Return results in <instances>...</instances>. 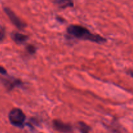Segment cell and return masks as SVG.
Returning <instances> with one entry per match:
<instances>
[{
	"label": "cell",
	"instance_id": "8fae6325",
	"mask_svg": "<svg viewBox=\"0 0 133 133\" xmlns=\"http://www.w3.org/2000/svg\"><path fill=\"white\" fill-rule=\"evenodd\" d=\"M0 74H2V75H5L6 74V70L1 66H0Z\"/></svg>",
	"mask_w": 133,
	"mask_h": 133
},
{
	"label": "cell",
	"instance_id": "30bf717a",
	"mask_svg": "<svg viewBox=\"0 0 133 133\" xmlns=\"http://www.w3.org/2000/svg\"><path fill=\"white\" fill-rule=\"evenodd\" d=\"M5 36V31L3 29L0 28V42L2 41Z\"/></svg>",
	"mask_w": 133,
	"mask_h": 133
},
{
	"label": "cell",
	"instance_id": "5b68a950",
	"mask_svg": "<svg viewBox=\"0 0 133 133\" xmlns=\"http://www.w3.org/2000/svg\"><path fill=\"white\" fill-rule=\"evenodd\" d=\"M2 81L9 90H12L16 87L20 86L22 84L19 79H2Z\"/></svg>",
	"mask_w": 133,
	"mask_h": 133
},
{
	"label": "cell",
	"instance_id": "8992f818",
	"mask_svg": "<svg viewBox=\"0 0 133 133\" xmlns=\"http://www.w3.org/2000/svg\"><path fill=\"white\" fill-rule=\"evenodd\" d=\"M12 38L13 40L16 44H22L23 43H25L29 39V36L27 35L19 33V32H14V33H12Z\"/></svg>",
	"mask_w": 133,
	"mask_h": 133
},
{
	"label": "cell",
	"instance_id": "7c38bea8",
	"mask_svg": "<svg viewBox=\"0 0 133 133\" xmlns=\"http://www.w3.org/2000/svg\"><path fill=\"white\" fill-rule=\"evenodd\" d=\"M55 1H56V0H55Z\"/></svg>",
	"mask_w": 133,
	"mask_h": 133
},
{
	"label": "cell",
	"instance_id": "ba28073f",
	"mask_svg": "<svg viewBox=\"0 0 133 133\" xmlns=\"http://www.w3.org/2000/svg\"><path fill=\"white\" fill-rule=\"evenodd\" d=\"M79 129L81 133H89L90 130V127L87 125L86 123H83V122H79Z\"/></svg>",
	"mask_w": 133,
	"mask_h": 133
},
{
	"label": "cell",
	"instance_id": "6da1fadb",
	"mask_svg": "<svg viewBox=\"0 0 133 133\" xmlns=\"http://www.w3.org/2000/svg\"><path fill=\"white\" fill-rule=\"evenodd\" d=\"M67 32L69 35L77 39L89 40L97 44H103L107 42L105 38L99 35L92 33L88 29L78 25H71L67 28Z\"/></svg>",
	"mask_w": 133,
	"mask_h": 133
},
{
	"label": "cell",
	"instance_id": "52a82bcc",
	"mask_svg": "<svg viewBox=\"0 0 133 133\" xmlns=\"http://www.w3.org/2000/svg\"><path fill=\"white\" fill-rule=\"evenodd\" d=\"M55 1L56 4L62 9H66L74 6V2L72 0H56Z\"/></svg>",
	"mask_w": 133,
	"mask_h": 133
},
{
	"label": "cell",
	"instance_id": "7a4b0ae2",
	"mask_svg": "<svg viewBox=\"0 0 133 133\" xmlns=\"http://www.w3.org/2000/svg\"><path fill=\"white\" fill-rule=\"evenodd\" d=\"M9 119L12 125L17 127H23L25 120V115L20 109L15 108L9 112Z\"/></svg>",
	"mask_w": 133,
	"mask_h": 133
},
{
	"label": "cell",
	"instance_id": "3957f363",
	"mask_svg": "<svg viewBox=\"0 0 133 133\" xmlns=\"http://www.w3.org/2000/svg\"><path fill=\"white\" fill-rule=\"evenodd\" d=\"M4 11L5 12L6 15L8 16V17L10 19V22L13 23L14 25H15L16 27L18 29L22 30L26 27L25 23L23 22V21L21 20L20 18L19 17H18L16 16V14L12 11V10H10L9 8H4Z\"/></svg>",
	"mask_w": 133,
	"mask_h": 133
},
{
	"label": "cell",
	"instance_id": "277c9868",
	"mask_svg": "<svg viewBox=\"0 0 133 133\" xmlns=\"http://www.w3.org/2000/svg\"><path fill=\"white\" fill-rule=\"evenodd\" d=\"M53 127L57 131L62 133H70L72 131V127L70 124L65 123L58 119H55L53 122Z\"/></svg>",
	"mask_w": 133,
	"mask_h": 133
},
{
	"label": "cell",
	"instance_id": "9c48e42d",
	"mask_svg": "<svg viewBox=\"0 0 133 133\" xmlns=\"http://www.w3.org/2000/svg\"><path fill=\"white\" fill-rule=\"evenodd\" d=\"M26 49H27V51L31 55L35 54V52H36V48H35V46H34L32 45H27Z\"/></svg>",
	"mask_w": 133,
	"mask_h": 133
}]
</instances>
